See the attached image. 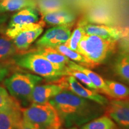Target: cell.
I'll use <instances>...</instances> for the list:
<instances>
[{
    "instance_id": "cell-1",
    "label": "cell",
    "mask_w": 129,
    "mask_h": 129,
    "mask_svg": "<svg viewBox=\"0 0 129 129\" xmlns=\"http://www.w3.org/2000/svg\"><path fill=\"white\" fill-rule=\"evenodd\" d=\"M48 102L56 109L62 124L67 128L81 126L104 112L102 105L71 91L63 90Z\"/></svg>"
},
{
    "instance_id": "cell-2",
    "label": "cell",
    "mask_w": 129,
    "mask_h": 129,
    "mask_svg": "<svg viewBox=\"0 0 129 129\" xmlns=\"http://www.w3.org/2000/svg\"><path fill=\"white\" fill-rule=\"evenodd\" d=\"M14 63L48 80L68 76L69 68L67 64H54L35 51L14 56Z\"/></svg>"
},
{
    "instance_id": "cell-3",
    "label": "cell",
    "mask_w": 129,
    "mask_h": 129,
    "mask_svg": "<svg viewBox=\"0 0 129 129\" xmlns=\"http://www.w3.org/2000/svg\"><path fill=\"white\" fill-rule=\"evenodd\" d=\"M22 117L40 129H61L62 122L54 106L49 102L43 104L32 103L22 110Z\"/></svg>"
},
{
    "instance_id": "cell-4",
    "label": "cell",
    "mask_w": 129,
    "mask_h": 129,
    "mask_svg": "<svg viewBox=\"0 0 129 129\" xmlns=\"http://www.w3.org/2000/svg\"><path fill=\"white\" fill-rule=\"evenodd\" d=\"M116 43L97 35L84 34L78 44V52L95 67L107 59L115 48Z\"/></svg>"
},
{
    "instance_id": "cell-5",
    "label": "cell",
    "mask_w": 129,
    "mask_h": 129,
    "mask_svg": "<svg viewBox=\"0 0 129 129\" xmlns=\"http://www.w3.org/2000/svg\"><path fill=\"white\" fill-rule=\"evenodd\" d=\"M39 75L29 73L15 72L4 80V85L14 99L25 102L30 101L34 88L43 81Z\"/></svg>"
},
{
    "instance_id": "cell-6",
    "label": "cell",
    "mask_w": 129,
    "mask_h": 129,
    "mask_svg": "<svg viewBox=\"0 0 129 129\" xmlns=\"http://www.w3.org/2000/svg\"><path fill=\"white\" fill-rule=\"evenodd\" d=\"M44 25V22L41 21L17 28H7L6 34L12 40L17 50H25L43 33Z\"/></svg>"
},
{
    "instance_id": "cell-7",
    "label": "cell",
    "mask_w": 129,
    "mask_h": 129,
    "mask_svg": "<svg viewBox=\"0 0 129 129\" xmlns=\"http://www.w3.org/2000/svg\"><path fill=\"white\" fill-rule=\"evenodd\" d=\"M88 23L116 26L117 19L113 11L108 5L99 3L88 10L84 19Z\"/></svg>"
},
{
    "instance_id": "cell-8",
    "label": "cell",
    "mask_w": 129,
    "mask_h": 129,
    "mask_svg": "<svg viewBox=\"0 0 129 129\" xmlns=\"http://www.w3.org/2000/svg\"><path fill=\"white\" fill-rule=\"evenodd\" d=\"M79 22L81 24L85 34L97 35L109 41L117 42L127 34L121 28L114 26L88 23L84 19H82Z\"/></svg>"
},
{
    "instance_id": "cell-9",
    "label": "cell",
    "mask_w": 129,
    "mask_h": 129,
    "mask_svg": "<svg viewBox=\"0 0 129 129\" xmlns=\"http://www.w3.org/2000/svg\"><path fill=\"white\" fill-rule=\"evenodd\" d=\"M107 106L108 115L120 127L129 129V101L114 100Z\"/></svg>"
},
{
    "instance_id": "cell-10",
    "label": "cell",
    "mask_w": 129,
    "mask_h": 129,
    "mask_svg": "<svg viewBox=\"0 0 129 129\" xmlns=\"http://www.w3.org/2000/svg\"><path fill=\"white\" fill-rule=\"evenodd\" d=\"M66 81L67 87L69 88L71 92L77 96L93 101L102 106H106L109 104L108 100L106 98L95 90L84 87L74 77L68 75Z\"/></svg>"
},
{
    "instance_id": "cell-11",
    "label": "cell",
    "mask_w": 129,
    "mask_h": 129,
    "mask_svg": "<svg viewBox=\"0 0 129 129\" xmlns=\"http://www.w3.org/2000/svg\"><path fill=\"white\" fill-rule=\"evenodd\" d=\"M65 87H67L66 83L59 84L37 85L32 91L30 101L35 104H45L64 90Z\"/></svg>"
},
{
    "instance_id": "cell-12",
    "label": "cell",
    "mask_w": 129,
    "mask_h": 129,
    "mask_svg": "<svg viewBox=\"0 0 129 129\" xmlns=\"http://www.w3.org/2000/svg\"><path fill=\"white\" fill-rule=\"evenodd\" d=\"M39 20L37 11L34 7H26L17 11L11 17L7 28H13L37 23Z\"/></svg>"
},
{
    "instance_id": "cell-13",
    "label": "cell",
    "mask_w": 129,
    "mask_h": 129,
    "mask_svg": "<svg viewBox=\"0 0 129 129\" xmlns=\"http://www.w3.org/2000/svg\"><path fill=\"white\" fill-rule=\"evenodd\" d=\"M22 119L19 105L0 110V129H19Z\"/></svg>"
},
{
    "instance_id": "cell-14",
    "label": "cell",
    "mask_w": 129,
    "mask_h": 129,
    "mask_svg": "<svg viewBox=\"0 0 129 129\" xmlns=\"http://www.w3.org/2000/svg\"><path fill=\"white\" fill-rule=\"evenodd\" d=\"M42 16L44 22L48 25L54 26L72 23L76 18L74 13L68 7L48 13Z\"/></svg>"
},
{
    "instance_id": "cell-15",
    "label": "cell",
    "mask_w": 129,
    "mask_h": 129,
    "mask_svg": "<svg viewBox=\"0 0 129 129\" xmlns=\"http://www.w3.org/2000/svg\"><path fill=\"white\" fill-rule=\"evenodd\" d=\"M67 66L70 69L78 71L84 73L89 78L93 84L96 87L98 91L99 90V91L110 97V93H109L105 81L99 75L95 73L94 72L92 71L88 68H87L84 66L81 65L80 64H77L76 63L72 60H70V62L67 64Z\"/></svg>"
},
{
    "instance_id": "cell-16",
    "label": "cell",
    "mask_w": 129,
    "mask_h": 129,
    "mask_svg": "<svg viewBox=\"0 0 129 129\" xmlns=\"http://www.w3.org/2000/svg\"><path fill=\"white\" fill-rule=\"evenodd\" d=\"M33 0H1L0 1V13L19 11L26 7H35Z\"/></svg>"
},
{
    "instance_id": "cell-17",
    "label": "cell",
    "mask_w": 129,
    "mask_h": 129,
    "mask_svg": "<svg viewBox=\"0 0 129 129\" xmlns=\"http://www.w3.org/2000/svg\"><path fill=\"white\" fill-rule=\"evenodd\" d=\"M81 129H120L110 117L102 116L81 125Z\"/></svg>"
},
{
    "instance_id": "cell-18",
    "label": "cell",
    "mask_w": 129,
    "mask_h": 129,
    "mask_svg": "<svg viewBox=\"0 0 129 129\" xmlns=\"http://www.w3.org/2000/svg\"><path fill=\"white\" fill-rule=\"evenodd\" d=\"M54 48H55L56 50L59 51L63 55L68 58L69 60H71L73 62L74 61V62H78L81 65L84 66L85 67H94V66L91 64V63L89 60H88L85 57H84L83 55H81L80 53L77 52V51L72 50L64 44L59 45Z\"/></svg>"
},
{
    "instance_id": "cell-19",
    "label": "cell",
    "mask_w": 129,
    "mask_h": 129,
    "mask_svg": "<svg viewBox=\"0 0 129 129\" xmlns=\"http://www.w3.org/2000/svg\"><path fill=\"white\" fill-rule=\"evenodd\" d=\"M38 54L47 59L48 61L54 64H67L70 62L68 58L57 51L55 48L51 47L40 48L39 50L35 51Z\"/></svg>"
},
{
    "instance_id": "cell-20",
    "label": "cell",
    "mask_w": 129,
    "mask_h": 129,
    "mask_svg": "<svg viewBox=\"0 0 129 129\" xmlns=\"http://www.w3.org/2000/svg\"><path fill=\"white\" fill-rule=\"evenodd\" d=\"M115 74L129 83V54L124 53L117 58L114 64Z\"/></svg>"
},
{
    "instance_id": "cell-21",
    "label": "cell",
    "mask_w": 129,
    "mask_h": 129,
    "mask_svg": "<svg viewBox=\"0 0 129 129\" xmlns=\"http://www.w3.org/2000/svg\"><path fill=\"white\" fill-rule=\"evenodd\" d=\"M17 50L10 38L7 36L0 35V62L13 57Z\"/></svg>"
},
{
    "instance_id": "cell-22",
    "label": "cell",
    "mask_w": 129,
    "mask_h": 129,
    "mask_svg": "<svg viewBox=\"0 0 129 129\" xmlns=\"http://www.w3.org/2000/svg\"><path fill=\"white\" fill-rule=\"evenodd\" d=\"M110 93V97L123 99L129 96V88L123 84L112 80H105Z\"/></svg>"
},
{
    "instance_id": "cell-23",
    "label": "cell",
    "mask_w": 129,
    "mask_h": 129,
    "mask_svg": "<svg viewBox=\"0 0 129 129\" xmlns=\"http://www.w3.org/2000/svg\"><path fill=\"white\" fill-rule=\"evenodd\" d=\"M38 6L42 16L68 7L64 0H39Z\"/></svg>"
},
{
    "instance_id": "cell-24",
    "label": "cell",
    "mask_w": 129,
    "mask_h": 129,
    "mask_svg": "<svg viewBox=\"0 0 129 129\" xmlns=\"http://www.w3.org/2000/svg\"><path fill=\"white\" fill-rule=\"evenodd\" d=\"M84 34L85 32L84 31L83 26H82L80 22H79L77 24V27L74 29L73 32L71 35L70 38L64 44L68 47L69 48H70L72 50L78 52V44Z\"/></svg>"
},
{
    "instance_id": "cell-25",
    "label": "cell",
    "mask_w": 129,
    "mask_h": 129,
    "mask_svg": "<svg viewBox=\"0 0 129 129\" xmlns=\"http://www.w3.org/2000/svg\"><path fill=\"white\" fill-rule=\"evenodd\" d=\"M18 103L11 97L7 90L0 86V110L19 106Z\"/></svg>"
},
{
    "instance_id": "cell-26",
    "label": "cell",
    "mask_w": 129,
    "mask_h": 129,
    "mask_svg": "<svg viewBox=\"0 0 129 129\" xmlns=\"http://www.w3.org/2000/svg\"><path fill=\"white\" fill-rule=\"evenodd\" d=\"M68 75L74 77L75 79L80 81L82 83H83L84 84L87 86L90 89L95 90V91H98L96 87L93 84L89 78L84 73H83V72L69 68L68 72Z\"/></svg>"
},
{
    "instance_id": "cell-27",
    "label": "cell",
    "mask_w": 129,
    "mask_h": 129,
    "mask_svg": "<svg viewBox=\"0 0 129 129\" xmlns=\"http://www.w3.org/2000/svg\"><path fill=\"white\" fill-rule=\"evenodd\" d=\"M19 129H40L38 127L35 126L34 124L28 122V121L25 120L22 117V121H21Z\"/></svg>"
},
{
    "instance_id": "cell-28",
    "label": "cell",
    "mask_w": 129,
    "mask_h": 129,
    "mask_svg": "<svg viewBox=\"0 0 129 129\" xmlns=\"http://www.w3.org/2000/svg\"><path fill=\"white\" fill-rule=\"evenodd\" d=\"M9 74V68L0 64V82L4 80L5 78L8 76Z\"/></svg>"
},
{
    "instance_id": "cell-29",
    "label": "cell",
    "mask_w": 129,
    "mask_h": 129,
    "mask_svg": "<svg viewBox=\"0 0 129 129\" xmlns=\"http://www.w3.org/2000/svg\"><path fill=\"white\" fill-rule=\"evenodd\" d=\"M8 16L4 13H0V29L3 28V25L7 22Z\"/></svg>"
},
{
    "instance_id": "cell-30",
    "label": "cell",
    "mask_w": 129,
    "mask_h": 129,
    "mask_svg": "<svg viewBox=\"0 0 129 129\" xmlns=\"http://www.w3.org/2000/svg\"><path fill=\"white\" fill-rule=\"evenodd\" d=\"M61 129H62V128H61ZM67 129H79V128H77V127H69V128H68Z\"/></svg>"
},
{
    "instance_id": "cell-31",
    "label": "cell",
    "mask_w": 129,
    "mask_h": 129,
    "mask_svg": "<svg viewBox=\"0 0 129 129\" xmlns=\"http://www.w3.org/2000/svg\"><path fill=\"white\" fill-rule=\"evenodd\" d=\"M0 1H1V0H0Z\"/></svg>"
}]
</instances>
